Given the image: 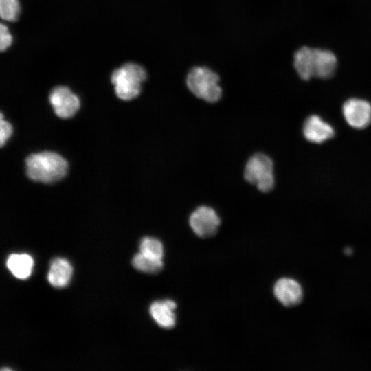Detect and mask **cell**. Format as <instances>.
<instances>
[{"label":"cell","mask_w":371,"mask_h":371,"mask_svg":"<svg viewBox=\"0 0 371 371\" xmlns=\"http://www.w3.org/2000/svg\"><path fill=\"white\" fill-rule=\"evenodd\" d=\"M293 66L302 80L328 78L335 71L337 58L328 50L302 47L294 54Z\"/></svg>","instance_id":"obj_1"},{"label":"cell","mask_w":371,"mask_h":371,"mask_svg":"<svg viewBox=\"0 0 371 371\" xmlns=\"http://www.w3.org/2000/svg\"><path fill=\"white\" fill-rule=\"evenodd\" d=\"M24 162L27 177L43 183L59 181L65 177L68 168L64 157L49 150L30 153L25 158Z\"/></svg>","instance_id":"obj_2"},{"label":"cell","mask_w":371,"mask_h":371,"mask_svg":"<svg viewBox=\"0 0 371 371\" xmlns=\"http://www.w3.org/2000/svg\"><path fill=\"white\" fill-rule=\"evenodd\" d=\"M219 75L212 69L205 65H196L188 71L186 84L196 98L209 103H215L223 95Z\"/></svg>","instance_id":"obj_3"},{"label":"cell","mask_w":371,"mask_h":371,"mask_svg":"<svg viewBox=\"0 0 371 371\" xmlns=\"http://www.w3.org/2000/svg\"><path fill=\"white\" fill-rule=\"evenodd\" d=\"M147 73L140 65L128 63L114 70L111 80L116 95L121 100H130L137 97Z\"/></svg>","instance_id":"obj_4"},{"label":"cell","mask_w":371,"mask_h":371,"mask_svg":"<svg viewBox=\"0 0 371 371\" xmlns=\"http://www.w3.org/2000/svg\"><path fill=\"white\" fill-rule=\"evenodd\" d=\"M244 178L262 192H269L275 184L273 162L264 153H256L247 160L244 169Z\"/></svg>","instance_id":"obj_5"},{"label":"cell","mask_w":371,"mask_h":371,"mask_svg":"<svg viewBox=\"0 0 371 371\" xmlns=\"http://www.w3.org/2000/svg\"><path fill=\"white\" fill-rule=\"evenodd\" d=\"M189 225L196 236L201 238H209L217 233L221 218L212 207L201 205L190 215Z\"/></svg>","instance_id":"obj_6"},{"label":"cell","mask_w":371,"mask_h":371,"mask_svg":"<svg viewBox=\"0 0 371 371\" xmlns=\"http://www.w3.org/2000/svg\"><path fill=\"white\" fill-rule=\"evenodd\" d=\"M49 101L55 114L61 118L73 116L80 107V100L66 86L54 87L49 95Z\"/></svg>","instance_id":"obj_7"},{"label":"cell","mask_w":371,"mask_h":371,"mask_svg":"<svg viewBox=\"0 0 371 371\" xmlns=\"http://www.w3.org/2000/svg\"><path fill=\"white\" fill-rule=\"evenodd\" d=\"M346 122L352 128H363L371 122V104L364 100L350 98L342 106Z\"/></svg>","instance_id":"obj_8"},{"label":"cell","mask_w":371,"mask_h":371,"mask_svg":"<svg viewBox=\"0 0 371 371\" xmlns=\"http://www.w3.org/2000/svg\"><path fill=\"white\" fill-rule=\"evenodd\" d=\"M274 295L284 306H293L302 299V289L295 280L289 278L279 279L273 288Z\"/></svg>","instance_id":"obj_9"},{"label":"cell","mask_w":371,"mask_h":371,"mask_svg":"<svg viewBox=\"0 0 371 371\" xmlns=\"http://www.w3.org/2000/svg\"><path fill=\"white\" fill-rule=\"evenodd\" d=\"M303 134L309 142L322 143L334 136L333 128L320 117L313 115L306 118L303 124Z\"/></svg>","instance_id":"obj_10"},{"label":"cell","mask_w":371,"mask_h":371,"mask_svg":"<svg viewBox=\"0 0 371 371\" xmlns=\"http://www.w3.org/2000/svg\"><path fill=\"white\" fill-rule=\"evenodd\" d=\"M177 304L172 300L153 302L149 313L155 322L161 328L171 329L175 326L177 317L175 310Z\"/></svg>","instance_id":"obj_11"},{"label":"cell","mask_w":371,"mask_h":371,"mask_svg":"<svg viewBox=\"0 0 371 371\" xmlns=\"http://www.w3.org/2000/svg\"><path fill=\"white\" fill-rule=\"evenodd\" d=\"M71 274L70 262L65 258H56L50 263L47 280L54 287L63 288L70 281Z\"/></svg>","instance_id":"obj_12"},{"label":"cell","mask_w":371,"mask_h":371,"mask_svg":"<svg viewBox=\"0 0 371 371\" xmlns=\"http://www.w3.org/2000/svg\"><path fill=\"white\" fill-rule=\"evenodd\" d=\"M34 261L27 254H12L6 260V266L12 275L19 279H25L32 273Z\"/></svg>","instance_id":"obj_13"},{"label":"cell","mask_w":371,"mask_h":371,"mask_svg":"<svg viewBox=\"0 0 371 371\" xmlns=\"http://www.w3.org/2000/svg\"><path fill=\"white\" fill-rule=\"evenodd\" d=\"M132 265L137 270L149 274L159 273L164 268L162 260L149 258L140 252L133 256Z\"/></svg>","instance_id":"obj_14"},{"label":"cell","mask_w":371,"mask_h":371,"mask_svg":"<svg viewBox=\"0 0 371 371\" xmlns=\"http://www.w3.org/2000/svg\"><path fill=\"white\" fill-rule=\"evenodd\" d=\"M139 252L149 258L162 260L164 249L161 242L154 237L145 236L140 240Z\"/></svg>","instance_id":"obj_15"},{"label":"cell","mask_w":371,"mask_h":371,"mask_svg":"<svg viewBox=\"0 0 371 371\" xmlns=\"http://www.w3.org/2000/svg\"><path fill=\"white\" fill-rule=\"evenodd\" d=\"M20 14L18 0H0L1 17L8 21H16Z\"/></svg>","instance_id":"obj_16"},{"label":"cell","mask_w":371,"mask_h":371,"mask_svg":"<svg viewBox=\"0 0 371 371\" xmlns=\"http://www.w3.org/2000/svg\"><path fill=\"white\" fill-rule=\"evenodd\" d=\"M12 132L11 124L3 120V113H0V146H3Z\"/></svg>","instance_id":"obj_17"},{"label":"cell","mask_w":371,"mask_h":371,"mask_svg":"<svg viewBox=\"0 0 371 371\" xmlns=\"http://www.w3.org/2000/svg\"><path fill=\"white\" fill-rule=\"evenodd\" d=\"M12 36L4 24H1L0 26V49L1 51L6 50L12 44Z\"/></svg>","instance_id":"obj_18"},{"label":"cell","mask_w":371,"mask_h":371,"mask_svg":"<svg viewBox=\"0 0 371 371\" xmlns=\"http://www.w3.org/2000/svg\"><path fill=\"white\" fill-rule=\"evenodd\" d=\"M352 249L350 248H346L345 252L347 255H350L352 253Z\"/></svg>","instance_id":"obj_19"}]
</instances>
